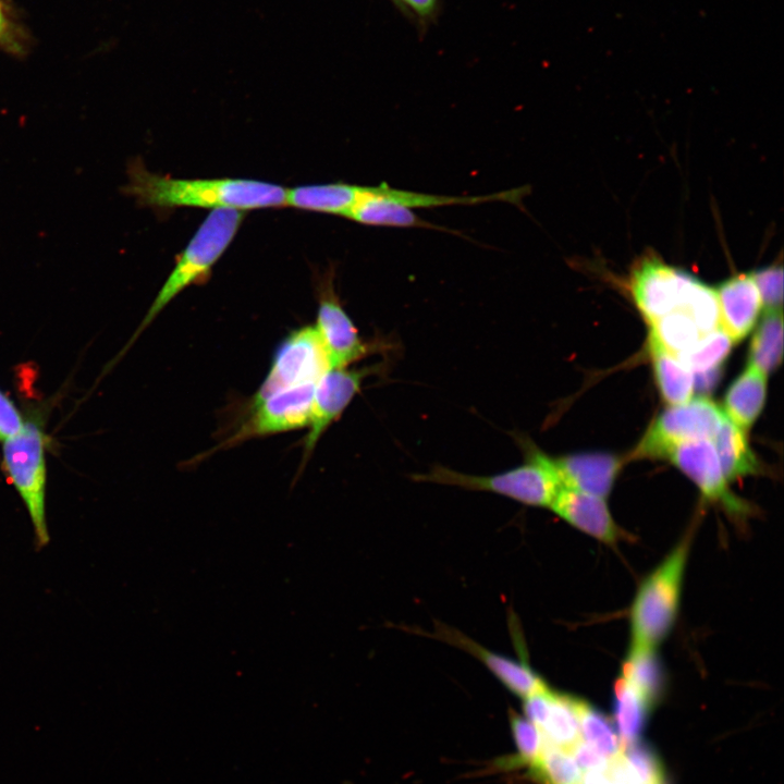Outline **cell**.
Here are the masks:
<instances>
[{
    "label": "cell",
    "instance_id": "6da1fadb",
    "mask_svg": "<svg viewBox=\"0 0 784 784\" xmlns=\"http://www.w3.org/2000/svg\"><path fill=\"white\" fill-rule=\"evenodd\" d=\"M127 183L120 191L139 207H179L247 211L285 206L286 188L250 179H179L151 172L140 157L126 164Z\"/></svg>",
    "mask_w": 784,
    "mask_h": 784
},
{
    "label": "cell",
    "instance_id": "7a4b0ae2",
    "mask_svg": "<svg viewBox=\"0 0 784 784\" xmlns=\"http://www.w3.org/2000/svg\"><path fill=\"white\" fill-rule=\"evenodd\" d=\"M690 541L687 534L638 587L629 610V649L656 650L670 634L678 613Z\"/></svg>",
    "mask_w": 784,
    "mask_h": 784
},
{
    "label": "cell",
    "instance_id": "3957f363",
    "mask_svg": "<svg viewBox=\"0 0 784 784\" xmlns=\"http://www.w3.org/2000/svg\"><path fill=\"white\" fill-rule=\"evenodd\" d=\"M243 219V211L233 209H215L207 215L177 256L174 268L120 356L182 291L208 280L212 267L234 240Z\"/></svg>",
    "mask_w": 784,
    "mask_h": 784
},
{
    "label": "cell",
    "instance_id": "277c9868",
    "mask_svg": "<svg viewBox=\"0 0 784 784\" xmlns=\"http://www.w3.org/2000/svg\"><path fill=\"white\" fill-rule=\"evenodd\" d=\"M48 444V434L35 415L2 445L1 469L27 510L37 550L50 540L46 512Z\"/></svg>",
    "mask_w": 784,
    "mask_h": 784
},
{
    "label": "cell",
    "instance_id": "5b68a950",
    "mask_svg": "<svg viewBox=\"0 0 784 784\" xmlns=\"http://www.w3.org/2000/svg\"><path fill=\"white\" fill-rule=\"evenodd\" d=\"M527 453L524 464L498 474L470 475L436 465L428 473L413 478L417 481L491 492L528 506L550 507L562 486L548 455L531 445H528Z\"/></svg>",
    "mask_w": 784,
    "mask_h": 784
},
{
    "label": "cell",
    "instance_id": "8992f818",
    "mask_svg": "<svg viewBox=\"0 0 784 784\" xmlns=\"http://www.w3.org/2000/svg\"><path fill=\"white\" fill-rule=\"evenodd\" d=\"M725 416L705 396L671 405L648 429L632 454L633 458H665L678 444L695 440H713Z\"/></svg>",
    "mask_w": 784,
    "mask_h": 784
},
{
    "label": "cell",
    "instance_id": "52a82bcc",
    "mask_svg": "<svg viewBox=\"0 0 784 784\" xmlns=\"http://www.w3.org/2000/svg\"><path fill=\"white\" fill-rule=\"evenodd\" d=\"M694 278L691 273L667 264L654 252H646L630 267L628 289L636 307L651 323L682 307Z\"/></svg>",
    "mask_w": 784,
    "mask_h": 784
},
{
    "label": "cell",
    "instance_id": "ba28073f",
    "mask_svg": "<svg viewBox=\"0 0 784 784\" xmlns=\"http://www.w3.org/2000/svg\"><path fill=\"white\" fill-rule=\"evenodd\" d=\"M330 368L327 352L314 326L297 329L279 345L270 370L254 395L253 402L279 390L317 383Z\"/></svg>",
    "mask_w": 784,
    "mask_h": 784
},
{
    "label": "cell",
    "instance_id": "9c48e42d",
    "mask_svg": "<svg viewBox=\"0 0 784 784\" xmlns=\"http://www.w3.org/2000/svg\"><path fill=\"white\" fill-rule=\"evenodd\" d=\"M315 388L316 383L296 385L252 402L249 416L222 446L234 445L255 437L308 427Z\"/></svg>",
    "mask_w": 784,
    "mask_h": 784
},
{
    "label": "cell",
    "instance_id": "30bf717a",
    "mask_svg": "<svg viewBox=\"0 0 784 784\" xmlns=\"http://www.w3.org/2000/svg\"><path fill=\"white\" fill-rule=\"evenodd\" d=\"M333 281V269H329L318 287V309L314 328L327 352L331 368H340L357 362L368 348L341 305Z\"/></svg>",
    "mask_w": 784,
    "mask_h": 784
},
{
    "label": "cell",
    "instance_id": "8fae6325",
    "mask_svg": "<svg viewBox=\"0 0 784 784\" xmlns=\"http://www.w3.org/2000/svg\"><path fill=\"white\" fill-rule=\"evenodd\" d=\"M377 367L330 368L317 381L314 394L311 418L304 439L306 461L316 443L329 426L336 420L360 390L364 379Z\"/></svg>",
    "mask_w": 784,
    "mask_h": 784
},
{
    "label": "cell",
    "instance_id": "7c38bea8",
    "mask_svg": "<svg viewBox=\"0 0 784 784\" xmlns=\"http://www.w3.org/2000/svg\"><path fill=\"white\" fill-rule=\"evenodd\" d=\"M665 458L684 473L708 500L723 504L725 510L735 514L747 510L728 489L712 440L684 442L673 448Z\"/></svg>",
    "mask_w": 784,
    "mask_h": 784
},
{
    "label": "cell",
    "instance_id": "4fadbf2b",
    "mask_svg": "<svg viewBox=\"0 0 784 784\" xmlns=\"http://www.w3.org/2000/svg\"><path fill=\"white\" fill-rule=\"evenodd\" d=\"M429 635L474 656L510 691L523 699L548 688L546 682L526 662L491 651L455 628L438 625L434 633Z\"/></svg>",
    "mask_w": 784,
    "mask_h": 784
},
{
    "label": "cell",
    "instance_id": "5bb4252c",
    "mask_svg": "<svg viewBox=\"0 0 784 784\" xmlns=\"http://www.w3.org/2000/svg\"><path fill=\"white\" fill-rule=\"evenodd\" d=\"M524 712L552 746L569 751L581 739L573 697L548 687L524 699Z\"/></svg>",
    "mask_w": 784,
    "mask_h": 784
},
{
    "label": "cell",
    "instance_id": "9a60e30c",
    "mask_svg": "<svg viewBox=\"0 0 784 784\" xmlns=\"http://www.w3.org/2000/svg\"><path fill=\"white\" fill-rule=\"evenodd\" d=\"M562 487L605 499L621 469L618 457L605 453H583L550 457Z\"/></svg>",
    "mask_w": 784,
    "mask_h": 784
},
{
    "label": "cell",
    "instance_id": "2e32d148",
    "mask_svg": "<svg viewBox=\"0 0 784 784\" xmlns=\"http://www.w3.org/2000/svg\"><path fill=\"white\" fill-rule=\"evenodd\" d=\"M550 509L576 529L609 544H615L621 531L603 498L562 487Z\"/></svg>",
    "mask_w": 784,
    "mask_h": 784
},
{
    "label": "cell",
    "instance_id": "e0dca14e",
    "mask_svg": "<svg viewBox=\"0 0 784 784\" xmlns=\"http://www.w3.org/2000/svg\"><path fill=\"white\" fill-rule=\"evenodd\" d=\"M720 327L733 342L743 340L757 322L762 307L752 272L738 273L715 289Z\"/></svg>",
    "mask_w": 784,
    "mask_h": 784
},
{
    "label": "cell",
    "instance_id": "ac0fdd59",
    "mask_svg": "<svg viewBox=\"0 0 784 784\" xmlns=\"http://www.w3.org/2000/svg\"><path fill=\"white\" fill-rule=\"evenodd\" d=\"M368 226L416 228L455 233L422 220L413 209L396 203L390 196V185L363 186L358 198L345 217Z\"/></svg>",
    "mask_w": 784,
    "mask_h": 784
},
{
    "label": "cell",
    "instance_id": "d6986e66",
    "mask_svg": "<svg viewBox=\"0 0 784 784\" xmlns=\"http://www.w3.org/2000/svg\"><path fill=\"white\" fill-rule=\"evenodd\" d=\"M767 396V375L748 363L724 396L723 414L747 431L760 415Z\"/></svg>",
    "mask_w": 784,
    "mask_h": 784
},
{
    "label": "cell",
    "instance_id": "ffe728a7",
    "mask_svg": "<svg viewBox=\"0 0 784 784\" xmlns=\"http://www.w3.org/2000/svg\"><path fill=\"white\" fill-rule=\"evenodd\" d=\"M359 189L360 185L345 182L295 186L286 189L285 206L345 218Z\"/></svg>",
    "mask_w": 784,
    "mask_h": 784
},
{
    "label": "cell",
    "instance_id": "44dd1931",
    "mask_svg": "<svg viewBox=\"0 0 784 784\" xmlns=\"http://www.w3.org/2000/svg\"><path fill=\"white\" fill-rule=\"evenodd\" d=\"M648 340L654 378L664 401L677 405L690 400L695 390L693 371L652 336Z\"/></svg>",
    "mask_w": 784,
    "mask_h": 784
},
{
    "label": "cell",
    "instance_id": "7402d4cb",
    "mask_svg": "<svg viewBox=\"0 0 784 784\" xmlns=\"http://www.w3.org/2000/svg\"><path fill=\"white\" fill-rule=\"evenodd\" d=\"M712 441L727 482L759 474L760 463L750 449L746 431L735 426L726 417Z\"/></svg>",
    "mask_w": 784,
    "mask_h": 784
},
{
    "label": "cell",
    "instance_id": "603a6c76",
    "mask_svg": "<svg viewBox=\"0 0 784 784\" xmlns=\"http://www.w3.org/2000/svg\"><path fill=\"white\" fill-rule=\"evenodd\" d=\"M652 705L628 681L620 676L614 686V716L622 746L637 740Z\"/></svg>",
    "mask_w": 784,
    "mask_h": 784
},
{
    "label": "cell",
    "instance_id": "cb8c5ba5",
    "mask_svg": "<svg viewBox=\"0 0 784 784\" xmlns=\"http://www.w3.org/2000/svg\"><path fill=\"white\" fill-rule=\"evenodd\" d=\"M782 356V309H768L752 336L748 363L768 375L781 364Z\"/></svg>",
    "mask_w": 784,
    "mask_h": 784
},
{
    "label": "cell",
    "instance_id": "d4e9b609",
    "mask_svg": "<svg viewBox=\"0 0 784 784\" xmlns=\"http://www.w3.org/2000/svg\"><path fill=\"white\" fill-rule=\"evenodd\" d=\"M580 737L608 760L617 758L623 749L611 721L584 700L575 698Z\"/></svg>",
    "mask_w": 784,
    "mask_h": 784
},
{
    "label": "cell",
    "instance_id": "484cf974",
    "mask_svg": "<svg viewBox=\"0 0 784 784\" xmlns=\"http://www.w3.org/2000/svg\"><path fill=\"white\" fill-rule=\"evenodd\" d=\"M649 324V335L676 356L691 348L702 335L683 308H676Z\"/></svg>",
    "mask_w": 784,
    "mask_h": 784
},
{
    "label": "cell",
    "instance_id": "4316f807",
    "mask_svg": "<svg viewBox=\"0 0 784 784\" xmlns=\"http://www.w3.org/2000/svg\"><path fill=\"white\" fill-rule=\"evenodd\" d=\"M622 677L636 687L651 705L662 691V667L656 650L628 649L622 665Z\"/></svg>",
    "mask_w": 784,
    "mask_h": 784
},
{
    "label": "cell",
    "instance_id": "83f0119b",
    "mask_svg": "<svg viewBox=\"0 0 784 784\" xmlns=\"http://www.w3.org/2000/svg\"><path fill=\"white\" fill-rule=\"evenodd\" d=\"M733 343L728 334L719 326L702 334L691 348L678 354L677 357L693 373L720 369Z\"/></svg>",
    "mask_w": 784,
    "mask_h": 784
},
{
    "label": "cell",
    "instance_id": "f1b7e54d",
    "mask_svg": "<svg viewBox=\"0 0 784 784\" xmlns=\"http://www.w3.org/2000/svg\"><path fill=\"white\" fill-rule=\"evenodd\" d=\"M532 768L544 784H581L584 776L568 750L547 742L539 760Z\"/></svg>",
    "mask_w": 784,
    "mask_h": 784
},
{
    "label": "cell",
    "instance_id": "f546056e",
    "mask_svg": "<svg viewBox=\"0 0 784 784\" xmlns=\"http://www.w3.org/2000/svg\"><path fill=\"white\" fill-rule=\"evenodd\" d=\"M511 728L519 759L530 767L535 765L546 745L542 733L527 718L516 713L511 714Z\"/></svg>",
    "mask_w": 784,
    "mask_h": 784
},
{
    "label": "cell",
    "instance_id": "4dcf8cb0",
    "mask_svg": "<svg viewBox=\"0 0 784 784\" xmlns=\"http://www.w3.org/2000/svg\"><path fill=\"white\" fill-rule=\"evenodd\" d=\"M754 279L765 309H782L783 303V267L781 262L752 272Z\"/></svg>",
    "mask_w": 784,
    "mask_h": 784
},
{
    "label": "cell",
    "instance_id": "1f68e13d",
    "mask_svg": "<svg viewBox=\"0 0 784 784\" xmlns=\"http://www.w3.org/2000/svg\"><path fill=\"white\" fill-rule=\"evenodd\" d=\"M25 419L7 393L0 390V441L20 432Z\"/></svg>",
    "mask_w": 784,
    "mask_h": 784
},
{
    "label": "cell",
    "instance_id": "d6a6232c",
    "mask_svg": "<svg viewBox=\"0 0 784 784\" xmlns=\"http://www.w3.org/2000/svg\"><path fill=\"white\" fill-rule=\"evenodd\" d=\"M569 752L580 770H585L586 772H605L611 762L583 739H580Z\"/></svg>",
    "mask_w": 784,
    "mask_h": 784
},
{
    "label": "cell",
    "instance_id": "836d02e7",
    "mask_svg": "<svg viewBox=\"0 0 784 784\" xmlns=\"http://www.w3.org/2000/svg\"><path fill=\"white\" fill-rule=\"evenodd\" d=\"M403 13L415 15L421 24L433 20L439 10L440 0H397Z\"/></svg>",
    "mask_w": 784,
    "mask_h": 784
},
{
    "label": "cell",
    "instance_id": "e575fe53",
    "mask_svg": "<svg viewBox=\"0 0 784 784\" xmlns=\"http://www.w3.org/2000/svg\"><path fill=\"white\" fill-rule=\"evenodd\" d=\"M581 784H612L607 771L605 772H586L583 776Z\"/></svg>",
    "mask_w": 784,
    "mask_h": 784
},
{
    "label": "cell",
    "instance_id": "d590c367",
    "mask_svg": "<svg viewBox=\"0 0 784 784\" xmlns=\"http://www.w3.org/2000/svg\"><path fill=\"white\" fill-rule=\"evenodd\" d=\"M4 26H5V20H4L3 11H2L1 4H0V35L2 34Z\"/></svg>",
    "mask_w": 784,
    "mask_h": 784
},
{
    "label": "cell",
    "instance_id": "8d00e7d4",
    "mask_svg": "<svg viewBox=\"0 0 784 784\" xmlns=\"http://www.w3.org/2000/svg\"><path fill=\"white\" fill-rule=\"evenodd\" d=\"M390 1H392V3L400 9V4H399V1H397V0H390Z\"/></svg>",
    "mask_w": 784,
    "mask_h": 784
},
{
    "label": "cell",
    "instance_id": "74e56055",
    "mask_svg": "<svg viewBox=\"0 0 784 784\" xmlns=\"http://www.w3.org/2000/svg\"><path fill=\"white\" fill-rule=\"evenodd\" d=\"M659 784H665V783L662 781V782H660Z\"/></svg>",
    "mask_w": 784,
    "mask_h": 784
},
{
    "label": "cell",
    "instance_id": "f35d334b",
    "mask_svg": "<svg viewBox=\"0 0 784 784\" xmlns=\"http://www.w3.org/2000/svg\"><path fill=\"white\" fill-rule=\"evenodd\" d=\"M613 784V783H612Z\"/></svg>",
    "mask_w": 784,
    "mask_h": 784
}]
</instances>
